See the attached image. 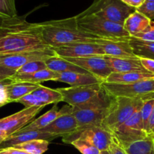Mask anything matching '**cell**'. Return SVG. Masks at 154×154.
Here are the masks:
<instances>
[{
	"mask_svg": "<svg viewBox=\"0 0 154 154\" xmlns=\"http://www.w3.org/2000/svg\"><path fill=\"white\" fill-rule=\"evenodd\" d=\"M113 98L103 88L90 102L78 107H72V114L78 124L76 133L90 126H102L110 112Z\"/></svg>",
	"mask_w": 154,
	"mask_h": 154,
	"instance_id": "3957f363",
	"label": "cell"
},
{
	"mask_svg": "<svg viewBox=\"0 0 154 154\" xmlns=\"http://www.w3.org/2000/svg\"><path fill=\"white\" fill-rule=\"evenodd\" d=\"M123 3L127 5L129 7H132L133 8L137 9L144 4L146 0H121Z\"/></svg>",
	"mask_w": 154,
	"mask_h": 154,
	"instance_id": "60d3db41",
	"label": "cell"
},
{
	"mask_svg": "<svg viewBox=\"0 0 154 154\" xmlns=\"http://www.w3.org/2000/svg\"><path fill=\"white\" fill-rule=\"evenodd\" d=\"M111 73L125 72H148L145 70L138 57L134 58H118V57L104 56Z\"/></svg>",
	"mask_w": 154,
	"mask_h": 154,
	"instance_id": "e0dca14e",
	"label": "cell"
},
{
	"mask_svg": "<svg viewBox=\"0 0 154 154\" xmlns=\"http://www.w3.org/2000/svg\"><path fill=\"white\" fill-rule=\"evenodd\" d=\"M66 59L76 66L82 68L88 73L94 75L102 83L105 82L108 77L111 74V69L108 67L104 56Z\"/></svg>",
	"mask_w": 154,
	"mask_h": 154,
	"instance_id": "5bb4252c",
	"label": "cell"
},
{
	"mask_svg": "<svg viewBox=\"0 0 154 154\" xmlns=\"http://www.w3.org/2000/svg\"><path fill=\"white\" fill-rule=\"evenodd\" d=\"M123 149L127 154H154V136L148 135L144 139L132 143Z\"/></svg>",
	"mask_w": 154,
	"mask_h": 154,
	"instance_id": "83f0119b",
	"label": "cell"
},
{
	"mask_svg": "<svg viewBox=\"0 0 154 154\" xmlns=\"http://www.w3.org/2000/svg\"><path fill=\"white\" fill-rule=\"evenodd\" d=\"M154 106V99L150 100L144 101L143 103L142 107L141 109V117L142 120L143 126H144V130L147 132V126H148L149 120H150V115H151L152 111Z\"/></svg>",
	"mask_w": 154,
	"mask_h": 154,
	"instance_id": "d6a6232c",
	"label": "cell"
},
{
	"mask_svg": "<svg viewBox=\"0 0 154 154\" xmlns=\"http://www.w3.org/2000/svg\"><path fill=\"white\" fill-rule=\"evenodd\" d=\"M102 84L70 87L58 89L63 98V102L72 107L86 104L97 96L102 90Z\"/></svg>",
	"mask_w": 154,
	"mask_h": 154,
	"instance_id": "8fae6325",
	"label": "cell"
},
{
	"mask_svg": "<svg viewBox=\"0 0 154 154\" xmlns=\"http://www.w3.org/2000/svg\"><path fill=\"white\" fill-rule=\"evenodd\" d=\"M77 138L87 141L97 147L99 150L104 151L109 149L113 141V135L102 126H93L70 136L63 137V141L65 143L70 144Z\"/></svg>",
	"mask_w": 154,
	"mask_h": 154,
	"instance_id": "30bf717a",
	"label": "cell"
},
{
	"mask_svg": "<svg viewBox=\"0 0 154 154\" xmlns=\"http://www.w3.org/2000/svg\"><path fill=\"white\" fill-rule=\"evenodd\" d=\"M57 137L49 133H45L41 131H29V132H22L17 131L14 133L9 135L1 144H0V150L7 147H14L17 144H23L27 141H32L35 139H43L46 141H51Z\"/></svg>",
	"mask_w": 154,
	"mask_h": 154,
	"instance_id": "d6986e66",
	"label": "cell"
},
{
	"mask_svg": "<svg viewBox=\"0 0 154 154\" xmlns=\"http://www.w3.org/2000/svg\"><path fill=\"white\" fill-rule=\"evenodd\" d=\"M32 93L43 104L44 106L49 104L56 105L59 102H63V96L58 89L48 88L45 86H42V84H40V86Z\"/></svg>",
	"mask_w": 154,
	"mask_h": 154,
	"instance_id": "484cf974",
	"label": "cell"
},
{
	"mask_svg": "<svg viewBox=\"0 0 154 154\" xmlns=\"http://www.w3.org/2000/svg\"><path fill=\"white\" fill-rule=\"evenodd\" d=\"M108 150L111 154H127L123 149V147L116 141L113 137L112 143L110 145Z\"/></svg>",
	"mask_w": 154,
	"mask_h": 154,
	"instance_id": "8d00e7d4",
	"label": "cell"
},
{
	"mask_svg": "<svg viewBox=\"0 0 154 154\" xmlns=\"http://www.w3.org/2000/svg\"><path fill=\"white\" fill-rule=\"evenodd\" d=\"M134 54L138 58H145L154 60V42L141 40L131 36L129 38Z\"/></svg>",
	"mask_w": 154,
	"mask_h": 154,
	"instance_id": "4316f807",
	"label": "cell"
},
{
	"mask_svg": "<svg viewBox=\"0 0 154 154\" xmlns=\"http://www.w3.org/2000/svg\"><path fill=\"white\" fill-rule=\"evenodd\" d=\"M8 137V135L5 132H4V131L2 130H0V144H1Z\"/></svg>",
	"mask_w": 154,
	"mask_h": 154,
	"instance_id": "7bdbcfd3",
	"label": "cell"
},
{
	"mask_svg": "<svg viewBox=\"0 0 154 154\" xmlns=\"http://www.w3.org/2000/svg\"><path fill=\"white\" fill-rule=\"evenodd\" d=\"M59 77V73L51 71L49 69H45L32 74L28 75H15L11 77L12 80L17 82H28L32 84H38L44 81H57Z\"/></svg>",
	"mask_w": 154,
	"mask_h": 154,
	"instance_id": "603a6c76",
	"label": "cell"
},
{
	"mask_svg": "<svg viewBox=\"0 0 154 154\" xmlns=\"http://www.w3.org/2000/svg\"><path fill=\"white\" fill-rule=\"evenodd\" d=\"M154 80V75L149 72H125L111 73L105 82L111 84H132L140 81Z\"/></svg>",
	"mask_w": 154,
	"mask_h": 154,
	"instance_id": "7402d4cb",
	"label": "cell"
},
{
	"mask_svg": "<svg viewBox=\"0 0 154 154\" xmlns=\"http://www.w3.org/2000/svg\"><path fill=\"white\" fill-rule=\"evenodd\" d=\"M0 154H29L26 152L23 151L20 149L14 148L13 147H7V148H4L0 150Z\"/></svg>",
	"mask_w": 154,
	"mask_h": 154,
	"instance_id": "ab89813d",
	"label": "cell"
},
{
	"mask_svg": "<svg viewBox=\"0 0 154 154\" xmlns=\"http://www.w3.org/2000/svg\"><path fill=\"white\" fill-rule=\"evenodd\" d=\"M70 144L73 145L80 153L82 154H101V150L94 145L91 144L90 143L87 142V141H84V140L77 139L74 140Z\"/></svg>",
	"mask_w": 154,
	"mask_h": 154,
	"instance_id": "f546056e",
	"label": "cell"
},
{
	"mask_svg": "<svg viewBox=\"0 0 154 154\" xmlns=\"http://www.w3.org/2000/svg\"><path fill=\"white\" fill-rule=\"evenodd\" d=\"M140 60L145 70L154 75V60L145 58H140Z\"/></svg>",
	"mask_w": 154,
	"mask_h": 154,
	"instance_id": "74e56055",
	"label": "cell"
},
{
	"mask_svg": "<svg viewBox=\"0 0 154 154\" xmlns=\"http://www.w3.org/2000/svg\"><path fill=\"white\" fill-rule=\"evenodd\" d=\"M44 41L52 48L74 43H95L99 38L84 31L78 25L76 16L62 20L39 23Z\"/></svg>",
	"mask_w": 154,
	"mask_h": 154,
	"instance_id": "7a4b0ae2",
	"label": "cell"
},
{
	"mask_svg": "<svg viewBox=\"0 0 154 154\" xmlns=\"http://www.w3.org/2000/svg\"><path fill=\"white\" fill-rule=\"evenodd\" d=\"M147 132L149 135H153L154 136V106L153 111H152L151 115H150V120H149Z\"/></svg>",
	"mask_w": 154,
	"mask_h": 154,
	"instance_id": "b9f144b4",
	"label": "cell"
},
{
	"mask_svg": "<svg viewBox=\"0 0 154 154\" xmlns=\"http://www.w3.org/2000/svg\"><path fill=\"white\" fill-rule=\"evenodd\" d=\"M151 21L145 15L135 10L126 18L123 23V27L129 35L134 37L136 35L145 31L150 26Z\"/></svg>",
	"mask_w": 154,
	"mask_h": 154,
	"instance_id": "44dd1931",
	"label": "cell"
},
{
	"mask_svg": "<svg viewBox=\"0 0 154 154\" xmlns=\"http://www.w3.org/2000/svg\"><path fill=\"white\" fill-rule=\"evenodd\" d=\"M53 49L57 56L63 58H84L105 56L102 48L96 42L74 43Z\"/></svg>",
	"mask_w": 154,
	"mask_h": 154,
	"instance_id": "4fadbf2b",
	"label": "cell"
},
{
	"mask_svg": "<svg viewBox=\"0 0 154 154\" xmlns=\"http://www.w3.org/2000/svg\"><path fill=\"white\" fill-rule=\"evenodd\" d=\"M104 90L114 97L141 99L143 101L154 99V80L132 84L102 83Z\"/></svg>",
	"mask_w": 154,
	"mask_h": 154,
	"instance_id": "52a82bcc",
	"label": "cell"
},
{
	"mask_svg": "<svg viewBox=\"0 0 154 154\" xmlns=\"http://www.w3.org/2000/svg\"><path fill=\"white\" fill-rule=\"evenodd\" d=\"M45 69H48V67L45 61H42V60L33 61L22 66L20 69L17 71L16 74L17 75H28V74L35 73V72Z\"/></svg>",
	"mask_w": 154,
	"mask_h": 154,
	"instance_id": "4dcf8cb0",
	"label": "cell"
},
{
	"mask_svg": "<svg viewBox=\"0 0 154 154\" xmlns=\"http://www.w3.org/2000/svg\"><path fill=\"white\" fill-rule=\"evenodd\" d=\"M1 107H2V106H1V105H0V108H1Z\"/></svg>",
	"mask_w": 154,
	"mask_h": 154,
	"instance_id": "7dc6e473",
	"label": "cell"
},
{
	"mask_svg": "<svg viewBox=\"0 0 154 154\" xmlns=\"http://www.w3.org/2000/svg\"><path fill=\"white\" fill-rule=\"evenodd\" d=\"M15 73H16V72L12 70V69L0 66V81L7 79V78H11L15 75Z\"/></svg>",
	"mask_w": 154,
	"mask_h": 154,
	"instance_id": "f35d334b",
	"label": "cell"
},
{
	"mask_svg": "<svg viewBox=\"0 0 154 154\" xmlns=\"http://www.w3.org/2000/svg\"><path fill=\"white\" fill-rule=\"evenodd\" d=\"M134 38L141 39V40L147 41V42H154V20L151 21L150 26L145 31L136 35L134 36Z\"/></svg>",
	"mask_w": 154,
	"mask_h": 154,
	"instance_id": "d590c367",
	"label": "cell"
},
{
	"mask_svg": "<svg viewBox=\"0 0 154 154\" xmlns=\"http://www.w3.org/2000/svg\"><path fill=\"white\" fill-rule=\"evenodd\" d=\"M39 86L40 84H38L13 81L8 87V95L9 102H17L21 98L35 91Z\"/></svg>",
	"mask_w": 154,
	"mask_h": 154,
	"instance_id": "d4e9b609",
	"label": "cell"
},
{
	"mask_svg": "<svg viewBox=\"0 0 154 154\" xmlns=\"http://www.w3.org/2000/svg\"><path fill=\"white\" fill-rule=\"evenodd\" d=\"M45 63L48 69H51V71L57 72V73H62V72H81V73H88L84 69L79 66H76L74 63H71L70 61L66 60V58L59 57V56H54L45 60Z\"/></svg>",
	"mask_w": 154,
	"mask_h": 154,
	"instance_id": "cb8c5ba5",
	"label": "cell"
},
{
	"mask_svg": "<svg viewBox=\"0 0 154 154\" xmlns=\"http://www.w3.org/2000/svg\"><path fill=\"white\" fill-rule=\"evenodd\" d=\"M78 25L84 31L99 38L129 40L131 37L123 25L105 19L96 14L81 12L76 15Z\"/></svg>",
	"mask_w": 154,
	"mask_h": 154,
	"instance_id": "277c9868",
	"label": "cell"
},
{
	"mask_svg": "<svg viewBox=\"0 0 154 154\" xmlns=\"http://www.w3.org/2000/svg\"><path fill=\"white\" fill-rule=\"evenodd\" d=\"M0 15L5 17L17 16L14 0H0Z\"/></svg>",
	"mask_w": 154,
	"mask_h": 154,
	"instance_id": "1f68e13d",
	"label": "cell"
},
{
	"mask_svg": "<svg viewBox=\"0 0 154 154\" xmlns=\"http://www.w3.org/2000/svg\"><path fill=\"white\" fill-rule=\"evenodd\" d=\"M72 113V106L68 105L67 106H63L61 109H59L57 104L51 110L44 114L38 118L32 120L23 128L20 129L22 132H29V131H40L42 129L48 126L52 122L57 120L59 117L65 114ZM19 131V130H18Z\"/></svg>",
	"mask_w": 154,
	"mask_h": 154,
	"instance_id": "ac0fdd59",
	"label": "cell"
},
{
	"mask_svg": "<svg viewBox=\"0 0 154 154\" xmlns=\"http://www.w3.org/2000/svg\"><path fill=\"white\" fill-rule=\"evenodd\" d=\"M50 48L44 41L39 24L28 22L25 17L5 18L0 26V54Z\"/></svg>",
	"mask_w": 154,
	"mask_h": 154,
	"instance_id": "6da1fadb",
	"label": "cell"
},
{
	"mask_svg": "<svg viewBox=\"0 0 154 154\" xmlns=\"http://www.w3.org/2000/svg\"><path fill=\"white\" fill-rule=\"evenodd\" d=\"M129 40H112V39L99 38L96 41V43L100 45L105 56L118 57V58L137 57L134 54Z\"/></svg>",
	"mask_w": 154,
	"mask_h": 154,
	"instance_id": "2e32d148",
	"label": "cell"
},
{
	"mask_svg": "<svg viewBox=\"0 0 154 154\" xmlns=\"http://www.w3.org/2000/svg\"><path fill=\"white\" fill-rule=\"evenodd\" d=\"M11 78H7L0 81V105L4 106L8 103H10L8 95V87L13 82Z\"/></svg>",
	"mask_w": 154,
	"mask_h": 154,
	"instance_id": "836d02e7",
	"label": "cell"
},
{
	"mask_svg": "<svg viewBox=\"0 0 154 154\" xmlns=\"http://www.w3.org/2000/svg\"><path fill=\"white\" fill-rule=\"evenodd\" d=\"M142 102L144 101L141 99L114 97L109 114L104 120L102 126L111 132L124 123Z\"/></svg>",
	"mask_w": 154,
	"mask_h": 154,
	"instance_id": "ba28073f",
	"label": "cell"
},
{
	"mask_svg": "<svg viewBox=\"0 0 154 154\" xmlns=\"http://www.w3.org/2000/svg\"><path fill=\"white\" fill-rule=\"evenodd\" d=\"M54 56H57V54L51 48L16 54H0V66L17 72L30 62L45 61L47 59Z\"/></svg>",
	"mask_w": 154,
	"mask_h": 154,
	"instance_id": "9c48e42d",
	"label": "cell"
},
{
	"mask_svg": "<svg viewBox=\"0 0 154 154\" xmlns=\"http://www.w3.org/2000/svg\"><path fill=\"white\" fill-rule=\"evenodd\" d=\"M143 103L139 104L132 116L124 123L111 132L114 139L123 147L132 143L144 139L148 134L144 130L141 117V109Z\"/></svg>",
	"mask_w": 154,
	"mask_h": 154,
	"instance_id": "8992f818",
	"label": "cell"
},
{
	"mask_svg": "<svg viewBox=\"0 0 154 154\" xmlns=\"http://www.w3.org/2000/svg\"><path fill=\"white\" fill-rule=\"evenodd\" d=\"M136 10L145 15L150 20H154V2L146 0L144 4Z\"/></svg>",
	"mask_w": 154,
	"mask_h": 154,
	"instance_id": "e575fe53",
	"label": "cell"
},
{
	"mask_svg": "<svg viewBox=\"0 0 154 154\" xmlns=\"http://www.w3.org/2000/svg\"><path fill=\"white\" fill-rule=\"evenodd\" d=\"M135 10L121 0H94L91 5L82 13L96 14L123 26L126 18Z\"/></svg>",
	"mask_w": 154,
	"mask_h": 154,
	"instance_id": "5b68a950",
	"label": "cell"
},
{
	"mask_svg": "<svg viewBox=\"0 0 154 154\" xmlns=\"http://www.w3.org/2000/svg\"><path fill=\"white\" fill-rule=\"evenodd\" d=\"M50 141L43 139H35L23 144H17L13 147L20 149L29 154H43L48 150Z\"/></svg>",
	"mask_w": 154,
	"mask_h": 154,
	"instance_id": "f1b7e54d",
	"label": "cell"
},
{
	"mask_svg": "<svg viewBox=\"0 0 154 154\" xmlns=\"http://www.w3.org/2000/svg\"><path fill=\"white\" fill-rule=\"evenodd\" d=\"M57 81L66 83L69 84L71 87H78V86L90 85V84L102 83L100 80L91 74L75 72L59 73V77Z\"/></svg>",
	"mask_w": 154,
	"mask_h": 154,
	"instance_id": "ffe728a7",
	"label": "cell"
},
{
	"mask_svg": "<svg viewBox=\"0 0 154 154\" xmlns=\"http://www.w3.org/2000/svg\"><path fill=\"white\" fill-rule=\"evenodd\" d=\"M44 107H31L0 119V130L5 132L9 135L17 132L32 121L33 118L43 109Z\"/></svg>",
	"mask_w": 154,
	"mask_h": 154,
	"instance_id": "7c38bea8",
	"label": "cell"
},
{
	"mask_svg": "<svg viewBox=\"0 0 154 154\" xmlns=\"http://www.w3.org/2000/svg\"><path fill=\"white\" fill-rule=\"evenodd\" d=\"M78 124L76 118L72 113L65 114L57 120L40 130L45 133H49L56 137H66L75 134L78 131Z\"/></svg>",
	"mask_w": 154,
	"mask_h": 154,
	"instance_id": "9a60e30c",
	"label": "cell"
},
{
	"mask_svg": "<svg viewBox=\"0 0 154 154\" xmlns=\"http://www.w3.org/2000/svg\"><path fill=\"white\" fill-rule=\"evenodd\" d=\"M148 1H152V2H154V0H148Z\"/></svg>",
	"mask_w": 154,
	"mask_h": 154,
	"instance_id": "bcb514c9",
	"label": "cell"
},
{
	"mask_svg": "<svg viewBox=\"0 0 154 154\" xmlns=\"http://www.w3.org/2000/svg\"><path fill=\"white\" fill-rule=\"evenodd\" d=\"M101 154H111L110 153L109 150H104V151H101Z\"/></svg>",
	"mask_w": 154,
	"mask_h": 154,
	"instance_id": "f6af8a7d",
	"label": "cell"
},
{
	"mask_svg": "<svg viewBox=\"0 0 154 154\" xmlns=\"http://www.w3.org/2000/svg\"><path fill=\"white\" fill-rule=\"evenodd\" d=\"M5 18H8V17H2V16H1V15H0V26H1V24L2 23L3 20H4Z\"/></svg>",
	"mask_w": 154,
	"mask_h": 154,
	"instance_id": "ee69618b",
	"label": "cell"
}]
</instances>
